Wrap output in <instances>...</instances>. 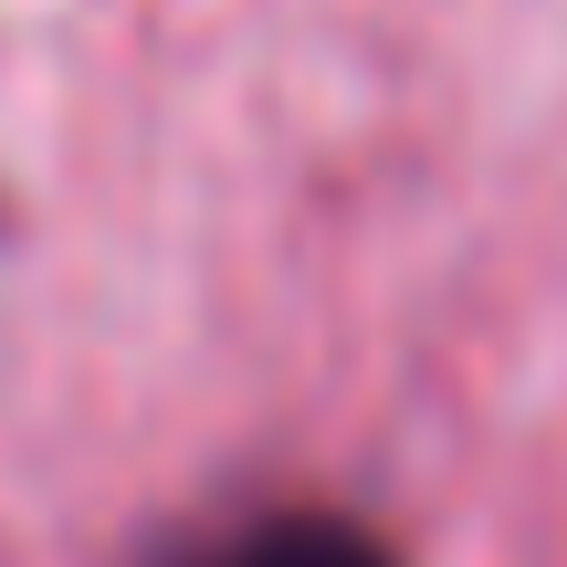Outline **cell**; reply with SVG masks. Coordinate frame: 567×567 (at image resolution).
I'll return each mask as SVG.
<instances>
[{"label":"cell","mask_w":567,"mask_h":567,"mask_svg":"<svg viewBox=\"0 0 567 567\" xmlns=\"http://www.w3.org/2000/svg\"><path fill=\"white\" fill-rule=\"evenodd\" d=\"M168 567H389L379 536L347 526V515H316V505H284V515H243V526L179 547Z\"/></svg>","instance_id":"1"}]
</instances>
